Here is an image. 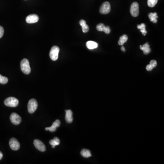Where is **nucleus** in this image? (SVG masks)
I'll return each instance as SVG.
<instances>
[{"label": "nucleus", "instance_id": "obj_1", "mask_svg": "<svg viewBox=\"0 0 164 164\" xmlns=\"http://www.w3.org/2000/svg\"><path fill=\"white\" fill-rule=\"evenodd\" d=\"M21 71L26 74H28L31 72V69L30 68L29 62L27 59L24 58L22 60L21 62Z\"/></svg>", "mask_w": 164, "mask_h": 164}, {"label": "nucleus", "instance_id": "obj_3", "mask_svg": "<svg viewBox=\"0 0 164 164\" xmlns=\"http://www.w3.org/2000/svg\"><path fill=\"white\" fill-rule=\"evenodd\" d=\"M60 49L59 47L54 46L52 47L50 50V57L51 60L53 61H56L58 58V54L60 52Z\"/></svg>", "mask_w": 164, "mask_h": 164}, {"label": "nucleus", "instance_id": "obj_21", "mask_svg": "<svg viewBox=\"0 0 164 164\" xmlns=\"http://www.w3.org/2000/svg\"><path fill=\"white\" fill-rule=\"evenodd\" d=\"M128 36L126 35H124L120 37V40L118 42V44L120 45L123 46L125 43L127 42L128 40Z\"/></svg>", "mask_w": 164, "mask_h": 164}, {"label": "nucleus", "instance_id": "obj_24", "mask_svg": "<svg viewBox=\"0 0 164 164\" xmlns=\"http://www.w3.org/2000/svg\"><path fill=\"white\" fill-rule=\"evenodd\" d=\"M149 64L152 66L153 68H155L157 65L156 61L155 60H152L150 62Z\"/></svg>", "mask_w": 164, "mask_h": 164}, {"label": "nucleus", "instance_id": "obj_15", "mask_svg": "<svg viewBox=\"0 0 164 164\" xmlns=\"http://www.w3.org/2000/svg\"><path fill=\"white\" fill-rule=\"evenodd\" d=\"M86 46L89 49H93L98 48V44L95 42L89 41L86 42Z\"/></svg>", "mask_w": 164, "mask_h": 164}, {"label": "nucleus", "instance_id": "obj_23", "mask_svg": "<svg viewBox=\"0 0 164 164\" xmlns=\"http://www.w3.org/2000/svg\"><path fill=\"white\" fill-rule=\"evenodd\" d=\"M8 78L3 76L0 74V84H5L8 83Z\"/></svg>", "mask_w": 164, "mask_h": 164}, {"label": "nucleus", "instance_id": "obj_10", "mask_svg": "<svg viewBox=\"0 0 164 164\" xmlns=\"http://www.w3.org/2000/svg\"><path fill=\"white\" fill-rule=\"evenodd\" d=\"M39 20V17L36 14H31L26 17V22L28 24H34L36 23Z\"/></svg>", "mask_w": 164, "mask_h": 164}, {"label": "nucleus", "instance_id": "obj_18", "mask_svg": "<svg viewBox=\"0 0 164 164\" xmlns=\"http://www.w3.org/2000/svg\"><path fill=\"white\" fill-rule=\"evenodd\" d=\"M49 143L52 145V148H54L55 146L60 145V140L58 139V138L55 137L54 138L53 140H50V141H49Z\"/></svg>", "mask_w": 164, "mask_h": 164}, {"label": "nucleus", "instance_id": "obj_2", "mask_svg": "<svg viewBox=\"0 0 164 164\" xmlns=\"http://www.w3.org/2000/svg\"><path fill=\"white\" fill-rule=\"evenodd\" d=\"M4 104L6 106L8 107H16L18 105L19 101L16 98L11 97L5 100Z\"/></svg>", "mask_w": 164, "mask_h": 164}, {"label": "nucleus", "instance_id": "obj_16", "mask_svg": "<svg viewBox=\"0 0 164 164\" xmlns=\"http://www.w3.org/2000/svg\"><path fill=\"white\" fill-rule=\"evenodd\" d=\"M80 25L82 28V30L84 33H86L89 31V27L88 25L86 24V22L84 20H81L80 22Z\"/></svg>", "mask_w": 164, "mask_h": 164}, {"label": "nucleus", "instance_id": "obj_6", "mask_svg": "<svg viewBox=\"0 0 164 164\" xmlns=\"http://www.w3.org/2000/svg\"><path fill=\"white\" fill-rule=\"evenodd\" d=\"M111 10V6H110V3L108 1L104 2L102 4L100 8V12L102 14H107Z\"/></svg>", "mask_w": 164, "mask_h": 164}, {"label": "nucleus", "instance_id": "obj_28", "mask_svg": "<svg viewBox=\"0 0 164 164\" xmlns=\"http://www.w3.org/2000/svg\"><path fill=\"white\" fill-rule=\"evenodd\" d=\"M2 157H3V154L1 152H0V160H1Z\"/></svg>", "mask_w": 164, "mask_h": 164}, {"label": "nucleus", "instance_id": "obj_13", "mask_svg": "<svg viewBox=\"0 0 164 164\" xmlns=\"http://www.w3.org/2000/svg\"><path fill=\"white\" fill-rule=\"evenodd\" d=\"M66 121L68 123H71L73 120V112L71 110H65Z\"/></svg>", "mask_w": 164, "mask_h": 164}, {"label": "nucleus", "instance_id": "obj_11", "mask_svg": "<svg viewBox=\"0 0 164 164\" xmlns=\"http://www.w3.org/2000/svg\"><path fill=\"white\" fill-rule=\"evenodd\" d=\"M97 30L98 31L104 32L106 34H109L111 32V29L109 26H105L104 24H98L96 26Z\"/></svg>", "mask_w": 164, "mask_h": 164}, {"label": "nucleus", "instance_id": "obj_20", "mask_svg": "<svg viewBox=\"0 0 164 164\" xmlns=\"http://www.w3.org/2000/svg\"><path fill=\"white\" fill-rule=\"evenodd\" d=\"M145 27H146V26H145V24H143V23L141 24L140 25H138L137 26L138 28L140 29V31L142 33V34L144 36H145L147 33L146 29H145Z\"/></svg>", "mask_w": 164, "mask_h": 164}, {"label": "nucleus", "instance_id": "obj_8", "mask_svg": "<svg viewBox=\"0 0 164 164\" xmlns=\"http://www.w3.org/2000/svg\"><path fill=\"white\" fill-rule=\"evenodd\" d=\"M10 120L12 124L15 125H18L21 122V118L18 114L13 113L11 115Z\"/></svg>", "mask_w": 164, "mask_h": 164}, {"label": "nucleus", "instance_id": "obj_5", "mask_svg": "<svg viewBox=\"0 0 164 164\" xmlns=\"http://www.w3.org/2000/svg\"><path fill=\"white\" fill-rule=\"evenodd\" d=\"M130 13L134 17H137L139 14V6L138 3L134 2L130 7Z\"/></svg>", "mask_w": 164, "mask_h": 164}, {"label": "nucleus", "instance_id": "obj_17", "mask_svg": "<svg viewBox=\"0 0 164 164\" xmlns=\"http://www.w3.org/2000/svg\"><path fill=\"white\" fill-rule=\"evenodd\" d=\"M149 17L150 19V21L153 22L154 24H156L157 22V18L158 17L157 15V13L156 12L154 13H150L149 14Z\"/></svg>", "mask_w": 164, "mask_h": 164}, {"label": "nucleus", "instance_id": "obj_27", "mask_svg": "<svg viewBox=\"0 0 164 164\" xmlns=\"http://www.w3.org/2000/svg\"><path fill=\"white\" fill-rule=\"evenodd\" d=\"M121 50H122V51H123V52H125V47H124V46H122V47H121Z\"/></svg>", "mask_w": 164, "mask_h": 164}, {"label": "nucleus", "instance_id": "obj_22", "mask_svg": "<svg viewBox=\"0 0 164 164\" xmlns=\"http://www.w3.org/2000/svg\"><path fill=\"white\" fill-rule=\"evenodd\" d=\"M158 2V0H147V4L150 8H153Z\"/></svg>", "mask_w": 164, "mask_h": 164}, {"label": "nucleus", "instance_id": "obj_14", "mask_svg": "<svg viewBox=\"0 0 164 164\" xmlns=\"http://www.w3.org/2000/svg\"><path fill=\"white\" fill-rule=\"evenodd\" d=\"M140 48L143 50V53L145 54H148L151 52V49L149 48V45L148 42L144 44L143 46H140Z\"/></svg>", "mask_w": 164, "mask_h": 164}, {"label": "nucleus", "instance_id": "obj_12", "mask_svg": "<svg viewBox=\"0 0 164 164\" xmlns=\"http://www.w3.org/2000/svg\"><path fill=\"white\" fill-rule=\"evenodd\" d=\"M60 120H57L53 122L51 127H47L45 129L46 130H49L51 132H54L57 129V128L60 127Z\"/></svg>", "mask_w": 164, "mask_h": 164}, {"label": "nucleus", "instance_id": "obj_9", "mask_svg": "<svg viewBox=\"0 0 164 164\" xmlns=\"http://www.w3.org/2000/svg\"><path fill=\"white\" fill-rule=\"evenodd\" d=\"M34 145L37 149L42 152H45L46 150V146L43 142L38 140H35L34 141Z\"/></svg>", "mask_w": 164, "mask_h": 164}, {"label": "nucleus", "instance_id": "obj_7", "mask_svg": "<svg viewBox=\"0 0 164 164\" xmlns=\"http://www.w3.org/2000/svg\"><path fill=\"white\" fill-rule=\"evenodd\" d=\"M9 145L11 148L13 150H17L20 147V145L18 141L14 138H12L10 140Z\"/></svg>", "mask_w": 164, "mask_h": 164}, {"label": "nucleus", "instance_id": "obj_25", "mask_svg": "<svg viewBox=\"0 0 164 164\" xmlns=\"http://www.w3.org/2000/svg\"><path fill=\"white\" fill-rule=\"evenodd\" d=\"M4 33V30L3 28V27H1V26H0V38H1L3 36Z\"/></svg>", "mask_w": 164, "mask_h": 164}, {"label": "nucleus", "instance_id": "obj_26", "mask_svg": "<svg viewBox=\"0 0 164 164\" xmlns=\"http://www.w3.org/2000/svg\"><path fill=\"white\" fill-rule=\"evenodd\" d=\"M153 69V68L150 64L147 65L146 66V69L147 71H152Z\"/></svg>", "mask_w": 164, "mask_h": 164}, {"label": "nucleus", "instance_id": "obj_19", "mask_svg": "<svg viewBox=\"0 0 164 164\" xmlns=\"http://www.w3.org/2000/svg\"><path fill=\"white\" fill-rule=\"evenodd\" d=\"M81 154L84 158H89L92 156L90 150L89 149H85L81 150Z\"/></svg>", "mask_w": 164, "mask_h": 164}, {"label": "nucleus", "instance_id": "obj_4", "mask_svg": "<svg viewBox=\"0 0 164 164\" xmlns=\"http://www.w3.org/2000/svg\"><path fill=\"white\" fill-rule=\"evenodd\" d=\"M38 106L37 101L35 99H32L29 101L28 108L29 112L32 113L36 111Z\"/></svg>", "mask_w": 164, "mask_h": 164}]
</instances>
